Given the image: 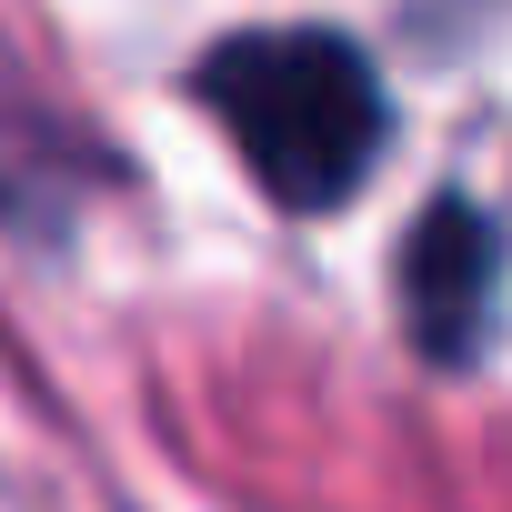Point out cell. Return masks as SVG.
Listing matches in <instances>:
<instances>
[{"label": "cell", "mask_w": 512, "mask_h": 512, "mask_svg": "<svg viewBox=\"0 0 512 512\" xmlns=\"http://www.w3.org/2000/svg\"><path fill=\"white\" fill-rule=\"evenodd\" d=\"M402 312H412V342L442 372H462L492 342V312H502V231H492L482 201L442 191L412 221V241H402Z\"/></svg>", "instance_id": "2"}, {"label": "cell", "mask_w": 512, "mask_h": 512, "mask_svg": "<svg viewBox=\"0 0 512 512\" xmlns=\"http://www.w3.org/2000/svg\"><path fill=\"white\" fill-rule=\"evenodd\" d=\"M191 91L211 101V121L231 131L241 171L282 211H342L382 161V121H392L382 71H372L362 41H342L322 21L211 41Z\"/></svg>", "instance_id": "1"}]
</instances>
